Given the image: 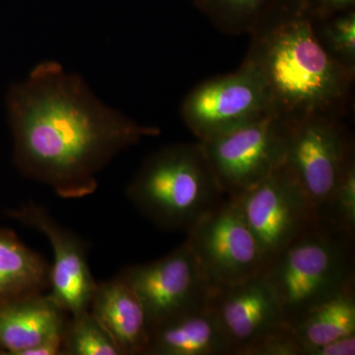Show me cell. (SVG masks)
<instances>
[{"label": "cell", "mask_w": 355, "mask_h": 355, "mask_svg": "<svg viewBox=\"0 0 355 355\" xmlns=\"http://www.w3.org/2000/svg\"><path fill=\"white\" fill-rule=\"evenodd\" d=\"M6 110L17 171L67 200L94 193L98 175L119 154L161 133L105 104L55 60L11 84Z\"/></svg>", "instance_id": "obj_1"}, {"label": "cell", "mask_w": 355, "mask_h": 355, "mask_svg": "<svg viewBox=\"0 0 355 355\" xmlns=\"http://www.w3.org/2000/svg\"><path fill=\"white\" fill-rule=\"evenodd\" d=\"M249 36L241 65L260 79L275 112L291 118L347 116L355 74L319 43L305 0H275Z\"/></svg>", "instance_id": "obj_2"}, {"label": "cell", "mask_w": 355, "mask_h": 355, "mask_svg": "<svg viewBox=\"0 0 355 355\" xmlns=\"http://www.w3.org/2000/svg\"><path fill=\"white\" fill-rule=\"evenodd\" d=\"M125 195L156 227L186 233L226 198L198 140L161 147L147 156Z\"/></svg>", "instance_id": "obj_3"}, {"label": "cell", "mask_w": 355, "mask_h": 355, "mask_svg": "<svg viewBox=\"0 0 355 355\" xmlns=\"http://www.w3.org/2000/svg\"><path fill=\"white\" fill-rule=\"evenodd\" d=\"M355 234L317 220L268 261L263 277L287 324L355 284Z\"/></svg>", "instance_id": "obj_4"}, {"label": "cell", "mask_w": 355, "mask_h": 355, "mask_svg": "<svg viewBox=\"0 0 355 355\" xmlns=\"http://www.w3.org/2000/svg\"><path fill=\"white\" fill-rule=\"evenodd\" d=\"M293 119L272 112L200 141L225 197L240 195L284 164Z\"/></svg>", "instance_id": "obj_5"}, {"label": "cell", "mask_w": 355, "mask_h": 355, "mask_svg": "<svg viewBox=\"0 0 355 355\" xmlns=\"http://www.w3.org/2000/svg\"><path fill=\"white\" fill-rule=\"evenodd\" d=\"M343 119L326 114L294 118L286 160L321 219L347 163L355 157L354 140Z\"/></svg>", "instance_id": "obj_6"}, {"label": "cell", "mask_w": 355, "mask_h": 355, "mask_svg": "<svg viewBox=\"0 0 355 355\" xmlns=\"http://www.w3.org/2000/svg\"><path fill=\"white\" fill-rule=\"evenodd\" d=\"M186 242L212 289L260 275L263 250L234 198L226 197L189 231Z\"/></svg>", "instance_id": "obj_7"}, {"label": "cell", "mask_w": 355, "mask_h": 355, "mask_svg": "<svg viewBox=\"0 0 355 355\" xmlns=\"http://www.w3.org/2000/svg\"><path fill=\"white\" fill-rule=\"evenodd\" d=\"M275 112L268 91L253 72L240 65L231 73L207 79L182 102L186 127L203 141Z\"/></svg>", "instance_id": "obj_8"}, {"label": "cell", "mask_w": 355, "mask_h": 355, "mask_svg": "<svg viewBox=\"0 0 355 355\" xmlns=\"http://www.w3.org/2000/svg\"><path fill=\"white\" fill-rule=\"evenodd\" d=\"M231 198H235L258 240L266 265L317 220L304 191L284 163L252 188Z\"/></svg>", "instance_id": "obj_9"}, {"label": "cell", "mask_w": 355, "mask_h": 355, "mask_svg": "<svg viewBox=\"0 0 355 355\" xmlns=\"http://www.w3.org/2000/svg\"><path fill=\"white\" fill-rule=\"evenodd\" d=\"M120 275L139 296L153 328L209 305L212 288L186 241L163 258L127 266Z\"/></svg>", "instance_id": "obj_10"}, {"label": "cell", "mask_w": 355, "mask_h": 355, "mask_svg": "<svg viewBox=\"0 0 355 355\" xmlns=\"http://www.w3.org/2000/svg\"><path fill=\"white\" fill-rule=\"evenodd\" d=\"M7 214L38 231L50 243L53 261L50 268L49 295L69 315L89 309L98 282L91 272L85 243L37 203H25L8 210Z\"/></svg>", "instance_id": "obj_11"}, {"label": "cell", "mask_w": 355, "mask_h": 355, "mask_svg": "<svg viewBox=\"0 0 355 355\" xmlns=\"http://www.w3.org/2000/svg\"><path fill=\"white\" fill-rule=\"evenodd\" d=\"M209 305L227 336L231 355L287 324L263 272L239 284L212 289Z\"/></svg>", "instance_id": "obj_12"}, {"label": "cell", "mask_w": 355, "mask_h": 355, "mask_svg": "<svg viewBox=\"0 0 355 355\" xmlns=\"http://www.w3.org/2000/svg\"><path fill=\"white\" fill-rule=\"evenodd\" d=\"M89 310L106 329L121 355H146L151 326L146 308L119 273L96 286Z\"/></svg>", "instance_id": "obj_13"}, {"label": "cell", "mask_w": 355, "mask_h": 355, "mask_svg": "<svg viewBox=\"0 0 355 355\" xmlns=\"http://www.w3.org/2000/svg\"><path fill=\"white\" fill-rule=\"evenodd\" d=\"M69 315L44 292L0 303L1 355H26L40 343L64 336Z\"/></svg>", "instance_id": "obj_14"}, {"label": "cell", "mask_w": 355, "mask_h": 355, "mask_svg": "<svg viewBox=\"0 0 355 355\" xmlns=\"http://www.w3.org/2000/svg\"><path fill=\"white\" fill-rule=\"evenodd\" d=\"M230 343L209 305L154 326L146 355H231Z\"/></svg>", "instance_id": "obj_15"}, {"label": "cell", "mask_w": 355, "mask_h": 355, "mask_svg": "<svg viewBox=\"0 0 355 355\" xmlns=\"http://www.w3.org/2000/svg\"><path fill=\"white\" fill-rule=\"evenodd\" d=\"M50 268L14 231L0 228V303L44 292L50 282Z\"/></svg>", "instance_id": "obj_16"}, {"label": "cell", "mask_w": 355, "mask_h": 355, "mask_svg": "<svg viewBox=\"0 0 355 355\" xmlns=\"http://www.w3.org/2000/svg\"><path fill=\"white\" fill-rule=\"evenodd\" d=\"M291 327L302 347L355 335V284L311 308Z\"/></svg>", "instance_id": "obj_17"}, {"label": "cell", "mask_w": 355, "mask_h": 355, "mask_svg": "<svg viewBox=\"0 0 355 355\" xmlns=\"http://www.w3.org/2000/svg\"><path fill=\"white\" fill-rule=\"evenodd\" d=\"M275 0H193L217 30L230 36L249 35Z\"/></svg>", "instance_id": "obj_18"}, {"label": "cell", "mask_w": 355, "mask_h": 355, "mask_svg": "<svg viewBox=\"0 0 355 355\" xmlns=\"http://www.w3.org/2000/svg\"><path fill=\"white\" fill-rule=\"evenodd\" d=\"M312 26L326 53L355 74V8L326 16L312 14Z\"/></svg>", "instance_id": "obj_19"}, {"label": "cell", "mask_w": 355, "mask_h": 355, "mask_svg": "<svg viewBox=\"0 0 355 355\" xmlns=\"http://www.w3.org/2000/svg\"><path fill=\"white\" fill-rule=\"evenodd\" d=\"M62 354L121 355L112 336L89 309L67 319Z\"/></svg>", "instance_id": "obj_20"}, {"label": "cell", "mask_w": 355, "mask_h": 355, "mask_svg": "<svg viewBox=\"0 0 355 355\" xmlns=\"http://www.w3.org/2000/svg\"><path fill=\"white\" fill-rule=\"evenodd\" d=\"M355 234V157L347 163L321 219Z\"/></svg>", "instance_id": "obj_21"}, {"label": "cell", "mask_w": 355, "mask_h": 355, "mask_svg": "<svg viewBox=\"0 0 355 355\" xmlns=\"http://www.w3.org/2000/svg\"><path fill=\"white\" fill-rule=\"evenodd\" d=\"M237 355H303V347L291 324H286L239 350Z\"/></svg>", "instance_id": "obj_22"}, {"label": "cell", "mask_w": 355, "mask_h": 355, "mask_svg": "<svg viewBox=\"0 0 355 355\" xmlns=\"http://www.w3.org/2000/svg\"><path fill=\"white\" fill-rule=\"evenodd\" d=\"M355 335L319 345H303V355H354Z\"/></svg>", "instance_id": "obj_23"}, {"label": "cell", "mask_w": 355, "mask_h": 355, "mask_svg": "<svg viewBox=\"0 0 355 355\" xmlns=\"http://www.w3.org/2000/svg\"><path fill=\"white\" fill-rule=\"evenodd\" d=\"M314 16H326L355 8V0H305Z\"/></svg>", "instance_id": "obj_24"}, {"label": "cell", "mask_w": 355, "mask_h": 355, "mask_svg": "<svg viewBox=\"0 0 355 355\" xmlns=\"http://www.w3.org/2000/svg\"><path fill=\"white\" fill-rule=\"evenodd\" d=\"M0 355H1V349H0Z\"/></svg>", "instance_id": "obj_25"}]
</instances>
